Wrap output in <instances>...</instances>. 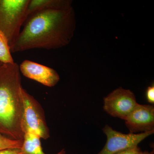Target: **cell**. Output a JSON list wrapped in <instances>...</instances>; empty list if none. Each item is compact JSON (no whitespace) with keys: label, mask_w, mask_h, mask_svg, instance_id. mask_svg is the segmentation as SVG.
Masks as SVG:
<instances>
[{"label":"cell","mask_w":154,"mask_h":154,"mask_svg":"<svg viewBox=\"0 0 154 154\" xmlns=\"http://www.w3.org/2000/svg\"><path fill=\"white\" fill-rule=\"evenodd\" d=\"M15 42L11 53L40 48L55 49L67 45L75 28L72 7L47 9L28 16Z\"/></svg>","instance_id":"obj_1"},{"label":"cell","mask_w":154,"mask_h":154,"mask_svg":"<svg viewBox=\"0 0 154 154\" xmlns=\"http://www.w3.org/2000/svg\"><path fill=\"white\" fill-rule=\"evenodd\" d=\"M19 65L3 64L0 66V134L23 140L21 123L23 105Z\"/></svg>","instance_id":"obj_2"},{"label":"cell","mask_w":154,"mask_h":154,"mask_svg":"<svg viewBox=\"0 0 154 154\" xmlns=\"http://www.w3.org/2000/svg\"><path fill=\"white\" fill-rule=\"evenodd\" d=\"M30 0H0V30L8 38L10 47L28 18Z\"/></svg>","instance_id":"obj_3"},{"label":"cell","mask_w":154,"mask_h":154,"mask_svg":"<svg viewBox=\"0 0 154 154\" xmlns=\"http://www.w3.org/2000/svg\"><path fill=\"white\" fill-rule=\"evenodd\" d=\"M23 105L21 127L24 134L32 132L40 138L47 140L50 134L43 108L39 102L22 87Z\"/></svg>","instance_id":"obj_4"},{"label":"cell","mask_w":154,"mask_h":154,"mask_svg":"<svg viewBox=\"0 0 154 154\" xmlns=\"http://www.w3.org/2000/svg\"><path fill=\"white\" fill-rule=\"evenodd\" d=\"M138 104L132 91L119 88L104 98L103 108L111 116L125 120Z\"/></svg>","instance_id":"obj_5"},{"label":"cell","mask_w":154,"mask_h":154,"mask_svg":"<svg viewBox=\"0 0 154 154\" xmlns=\"http://www.w3.org/2000/svg\"><path fill=\"white\" fill-rule=\"evenodd\" d=\"M103 131L106 136L107 141L104 147L97 154H114L131 147L138 146L154 132V131H152L125 134L115 130L109 125H105Z\"/></svg>","instance_id":"obj_6"},{"label":"cell","mask_w":154,"mask_h":154,"mask_svg":"<svg viewBox=\"0 0 154 154\" xmlns=\"http://www.w3.org/2000/svg\"><path fill=\"white\" fill-rule=\"evenodd\" d=\"M23 76L48 87L55 86L60 77L56 71L49 67L25 60L19 66Z\"/></svg>","instance_id":"obj_7"},{"label":"cell","mask_w":154,"mask_h":154,"mask_svg":"<svg viewBox=\"0 0 154 154\" xmlns=\"http://www.w3.org/2000/svg\"><path fill=\"white\" fill-rule=\"evenodd\" d=\"M125 121L131 133L154 131V105L138 104Z\"/></svg>","instance_id":"obj_8"},{"label":"cell","mask_w":154,"mask_h":154,"mask_svg":"<svg viewBox=\"0 0 154 154\" xmlns=\"http://www.w3.org/2000/svg\"><path fill=\"white\" fill-rule=\"evenodd\" d=\"M72 1L68 0H30L28 7V17L42 10L69 8L72 6Z\"/></svg>","instance_id":"obj_9"},{"label":"cell","mask_w":154,"mask_h":154,"mask_svg":"<svg viewBox=\"0 0 154 154\" xmlns=\"http://www.w3.org/2000/svg\"><path fill=\"white\" fill-rule=\"evenodd\" d=\"M40 138L32 132H27L24 135L21 147L22 154H46L42 147ZM56 154H66L64 149Z\"/></svg>","instance_id":"obj_10"},{"label":"cell","mask_w":154,"mask_h":154,"mask_svg":"<svg viewBox=\"0 0 154 154\" xmlns=\"http://www.w3.org/2000/svg\"><path fill=\"white\" fill-rule=\"evenodd\" d=\"M0 62L2 64H13L15 63L11 55V48L8 38L0 30Z\"/></svg>","instance_id":"obj_11"},{"label":"cell","mask_w":154,"mask_h":154,"mask_svg":"<svg viewBox=\"0 0 154 154\" xmlns=\"http://www.w3.org/2000/svg\"><path fill=\"white\" fill-rule=\"evenodd\" d=\"M23 140H15L0 134V150L10 148H21Z\"/></svg>","instance_id":"obj_12"},{"label":"cell","mask_w":154,"mask_h":154,"mask_svg":"<svg viewBox=\"0 0 154 154\" xmlns=\"http://www.w3.org/2000/svg\"><path fill=\"white\" fill-rule=\"evenodd\" d=\"M146 99L148 102L150 104H154V85H152L149 86L147 88L146 92Z\"/></svg>","instance_id":"obj_13"},{"label":"cell","mask_w":154,"mask_h":154,"mask_svg":"<svg viewBox=\"0 0 154 154\" xmlns=\"http://www.w3.org/2000/svg\"><path fill=\"white\" fill-rule=\"evenodd\" d=\"M141 151L138 145L131 147L114 154H138Z\"/></svg>","instance_id":"obj_14"},{"label":"cell","mask_w":154,"mask_h":154,"mask_svg":"<svg viewBox=\"0 0 154 154\" xmlns=\"http://www.w3.org/2000/svg\"><path fill=\"white\" fill-rule=\"evenodd\" d=\"M0 154H22L21 148H10L0 150Z\"/></svg>","instance_id":"obj_15"},{"label":"cell","mask_w":154,"mask_h":154,"mask_svg":"<svg viewBox=\"0 0 154 154\" xmlns=\"http://www.w3.org/2000/svg\"><path fill=\"white\" fill-rule=\"evenodd\" d=\"M138 154H154V150L151 152H148L147 151L143 152L141 151Z\"/></svg>","instance_id":"obj_16"},{"label":"cell","mask_w":154,"mask_h":154,"mask_svg":"<svg viewBox=\"0 0 154 154\" xmlns=\"http://www.w3.org/2000/svg\"><path fill=\"white\" fill-rule=\"evenodd\" d=\"M2 64H3L1 62H0V66H2Z\"/></svg>","instance_id":"obj_17"}]
</instances>
